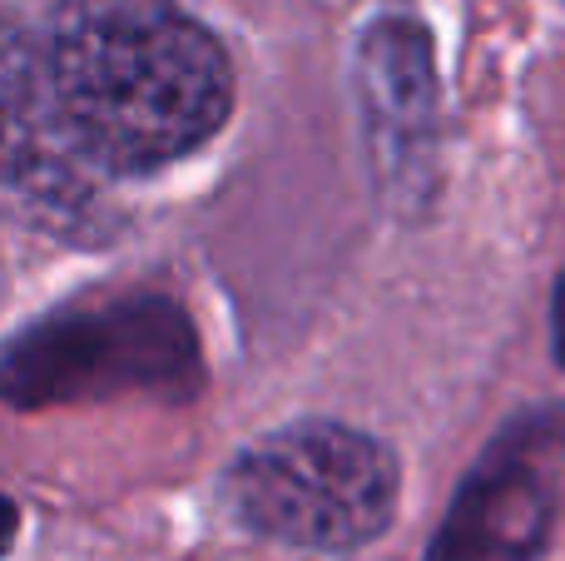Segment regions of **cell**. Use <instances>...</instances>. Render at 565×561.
<instances>
[{"label": "cell", "mask_w": 565, "mask_h": 561, "mask_svg": "<svg viewBox=\"0 0 565 561\" xmlns=\"http://www.w3.org/2000/svg\"><path fill=\"white\" fill-rule=\"evenodd\" d=\"M50 105L89 159L149 169L224 125L234 70L174 0H70L50 45Z\"/></svg>", "instance_id": "obj_1"}, {"label": "cell", "mask_w": 565, "mask_h": 561, "mask_svg": "<svg viewBox=\"0 0 565 561\" xmlns=\"http://www.w3.org/2000/svg\"><path fill=\"white\" fill-rule=\"evenodd\" d=\"M362 105H367L372 149L387 174H412L427 159L437 119V75L431 45L412 20H377L362 35Z\"/></svg>", "instance_id": "obj_5"}, {"label": "cell", "mask_w": 565, "mask_h": 561, "mask_svg": "<svg viewBox=\"0 0 565 561\" xmlns=\"http://www.w3.org/2000/svg\"><path fill=\"white\" fill-rule=\"evenodd\" d=\"M15 532H20V512H15V502L0 493V557L15 547Z\"/></svg>", "instance_id": "obj_7"}, {"label": "cell", "mask_w": 565, "mask_h": 561, "mask_svg": "<svg viewBox=\"0 0 565 561\" xmlns=\"http://www.w3.org/2000/svg\"><path fill=\"white\" fill-rule=\"evenodd\" d=\"M556 353H561V368H565V274H561V288H556Z\"/></svg>", "instance_id": "obj_8"}, {"label": "cell", "mask_w": 565, "mask_h": 561, "mask_svg": "<svg viewBox=\"0 0 565 561\" xmlns=\"http://www.w3.org/2000/svg\"><path fill=\"white\" fill-rule=\"evenodd\" d=\"M556 463H565V423H521L497 437L451 497L427 561H536L561 507Z\"/></svg>", "instance_id": "obj_4"}, {"label": "cell", "mask_w": 565, "mask_h": 561, "mask_svg": "<svg viewBox=\"0 0 565 561\" xmlns=\"http://www.w3.org/2000/svg\"><path fill=\"white\" fill-rule=\"evenodd\" d=\"M234 507L254 532L318 552H352L392 522L397 463L342 423H292L254 443L228 473Z\"/></svg>", "instance_id": "obj_2"}, {"label": "cell", "mask_w": 565, "mask_h": 561, "mask_svg": "<svg viewBox=\"0 0 565 561\" xmlns=\"http://www.w3.org/2000/svg\"><path fill=\"white\" fill-rule=\"evenodd\" d=\"M199 383L194 324L164 298H119L40 318L0 348V398L15 407H55L79 398L174 393Z\"/></svg>", "instance_id": "obj_3"}, {"label": "cell", "mask_w": 565, "mask_h": 561, "mask_svg": "<svg viewBox=\"0 0 565 561\" xmlns=\"http://www.w3.org/2000/svg\"><path fill=\"white\" fill-rule=\"evenodd\" d=\"M40 99H35V60L25 40L0 25V159H20L35 139Z\"/></svg>", "instance_id": "obj_6"}]
</instances>
